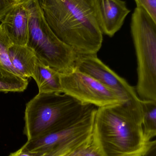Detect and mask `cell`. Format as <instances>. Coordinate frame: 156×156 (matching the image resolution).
<instances>
[{
  "label": "cell",
  "mask_w": 156,
  "mask_h": 156,
  "mask_svg": "<svg viewBox=\"0 0 156 156\" xmlns=\"http://www.w3.org/2000/svg\"><path fill=\"white\" fill-rule=\"evenodd\" d=\"M0 21L13 44L26 45L28 39V16L24 3L14 5Z\"/></svg>",
  "instance_id": "cell-10"
},
{
  "label": "cell",
  "mask_w": 156,
  "mask_h": 156,
  "mask_svg": "<svg viewBox=\"0 0 156 156\" xmlns=\"http://www.w3.org/2000/svg\"><path fill=\"white\" fill-rule=\"evenodd\" d=\"M75 69L91 76L115 92L135 114L142 118L141 100L135 87L107 66L97 55H78Z\"/></svg>",
  "instance_id": "cell-8"
},
{
  "label": "cell",
  "mask_w": 156,
  "mask_h": 156,
  "mask_svg": "<svg viewBox=\"0 0 156 156\" xmlns=\"http://www.w3.org/2000/svg\"><path fill=\"white\" fill-rule=\"evenodd\" d=\"M98 107L91 105L84 113L67 126L33 140L23 148L36 156H60L92 137Z\"/></svg>",
  "instance_id": "cell-6"
},
{
  "label": "cell",
  "mask_w": 156,
  "mask_h": 156,
  "mask_svg": "<svg viewBox=\"0 0 156 156\" xmlns=\"http://www.w3.org/2000/svg\"><path fill=\"white\" fill-rule=\"evenodd\" d=\"M136 6L143 8L156 22V0H135Z\"/></svg>",
  "instance_id": "cell-17"
},
{
  "label": "cell",
  "mask_w": 156,
  "mask_h": 156,
  "mask_svg": "<svg viewBox=\"0 0 156 156\" xmlns=\"http://www.w3.org/2000/svg\"><path fill=\"white\" fill-rule=\"evenodd\" d=\"M13 44L0 23V67L18 75L11 64L8 56V49Z\"/></svg>",
  "instance_id": "cell-15"
},
{
  "label": "cell",
  "mask_w": 156,
  "mask_h": 156,
  "mask_svg": "<svg viewBox=\"0 0 156 156\" xmlns=\"http://www.w3.org/2000/svg\"><path fill=\"white\" fill-rule=\"evenodd\" d=\"M9 156H36L34 154L26 150L23 147L16 152L11 153Z\"/></svg>",
  "instance_id": "cell-20"
},
{
  "label": "cell",
  "mask_w": 156,
  "mask_h": 156,
  "mask_svg": "<svg viewBox=\"0 0 156 156\" xmlns=\"http://www.w3.org/2000/svg\"><path fill=\"white\" fill-rule=\"evenodd\" d=\"M60 156H103L93 140V136Z\"/></svg>",
  "instance_id": "cell-16"
},
{
  "label": "cell",
  "mask_w": 156,
  "mask_h": 156,
  "mask_svg": "<svg viewBox=\"0 0 156 156\" xmlns=\"http://www.w3.org/2000/svg\"><path fill=\"white\" fill-rule=\"evenodd\" d=\"M131 29L137 58V95L141 100L156 101V22L136 6Z\"/></svg>",
  "instance_id": "cell-5"
},
{
  "label": "cell",
  "mask_w": 156,
  "mask_h": 156,
  "mask_svg": "<svg viewBox=\"0 0 156 156\" xmlns=\"http://www.w3.org/2000/svg\"><path fill=\"white\" fill-rule=\"evenodd\" d=\"M142 156H156V141L151 140L145 153Z\"/></svg>",
  "instance_id": "cell-19"
},
{
  "label": "cell",
  "mask_w": 156,
  "mask_h": 156,
  "mask_svg": "<svg viewBox=\"0 0 156 156\" xmlns=\"http://www.w3.org/2000/svg\"><path fill=\"white\" fill-rule=\"evenodd\" d=\"M15 5L14 0H0V21L6 12Z\"/></svg>",
  "instance_id": "cell-18"
},
{
  "label": "cell",
  "mask_w": 156,
  "mask_h": 156,
  "mask_svg": "<svg viewBox=\"0 0 156 156\" xmlns=\"http://www.w3.org/2000/svg\"><path fill=\"white\" fill-rule=\"evenodd\" d=\"M29 1H30V0H14L16 4H17L24 3L26 2Z\"/></svg>",
  "instance_id": "cell-21"
},
{
  "label": "cell",
  "mask_w": 156,
  "mask_h": 156,
  "mask_svg": "<svg viewBox=\"0 0 156 156\" xmlns=\"http://www.w3.org/2000/svg\"><path fill=\"white\" fill-rule=\"evenodd\" d=\"M90 105L64 93H38L26 105L24 134L31 140L60 130L81 116Z\"/></svg>",
  "instance_id": "cell-3"
},
{
  "label": "cell",
  "mask_w": 156,
  "mask_h": 156,
  "mask_svg": "<svg viewBox=\"0 0 156 156\" xmlns=\"http://www.w3.org/2000/svg\"><path fill=\"white\" fill-rule=\"evenodd\" d=\"M93 136L103 156H142L151 141L142 118L123 103L97 108Z\"/></svg>",
  "instance_id": "cell-2"
},
{
  "label": "cell",
  "mask_w": 156,
  "mask_h": 156,
  "mask_svg": "<svg viewBox=\"0 0 156 156\" xmlns=\"http://www.w3.org/2000/svg\"><path fill=\"white\" fill-rule=\"evenodd\" d=\"M27 79L14 74L0 67V92H23L28 85Z\"/></svg>",
  "instance_id": "cell-14"
},
{
  "label": "cell",
  "mask_w": 156,
  "mask_h": 156,
  "mask_svg": "<svg viewBox=\"0 0 156 156\" xmlns=\"http://www.w3.org/2000/svg\"><path fill=\"white\" fill-rule=\"evenodd\" d=\"M10 62L16 73L25 79L32 77L37 58L27 45L13 44L8 49Z\"/></svg>",
  "instance_id": "cell-11"
},
{
  "label": "cell",
  "mask_w": 156,
  "mask_h": 156,
  "mask_svg": "<svg viewBox=\"0 0 156 156\" xmlns=\"http://www.w3.org/2000/svg\"><path fill=\"white\" fill-rule=\"evenodd\" d=\"M62 92L82 104L98 107L125 104L114 91L91 76L75 69L60 74Z\"/></svg>",
  "instance_id": "cell-7"
},
{
  "label": "cell",
  "mask_w": 156,
  "mask_h": 156,
  "mask_svg": "<svg viewBox=\"0 0 156 156\" xmlns=\"http://www.w3.org/2000/svg\"><path fill=\"white\" fill-rule=\"evenodd\" d=\"M28 16V39L26 45L45 66L60 74L75 70L78 55L61 41L48 24L38 0L24 3Z\"/></svg>",
  "instance_id": "cell-4"
},
{
  "label": "cell",
  "mask_w": 156,
  "mask_h": 156,
  "mask_svg": "<svg viewBox=\"0 0 156 156\" xmlns=\"http://www.w3.org/2000/svg\"><path fill=\"white\" fill-rule=\"evenodd\" d=\"M142 125L147 140L156 135V101L141 100Z\"/></svg>",
  "instance_id": "cell-13"
},
{
  "label": "cell",
  "mask_w": 156,
  "mask_h": 156,
  "mask_svg": "<svg viewBox=\"0 0 156 156\" xmlns=\"http://www.w3.org/2000/svg\"><path fill=\"white\" fill-rule=\"evenodd\" d=\"M99 27L108 36H114L122 28L131 10L123 0H95Z\"/></svg>",
  "instance_id": "cell-9"
},
{
  "label": "cell",
  "mask_w": 156,
  "mask_h": 156,
  "mask_svg": "<svg viewBox=\"0 0 156 156\" xmlns=\"http://www.w3.org/2000/svg\"><path fill=\"white\" fill-rule=\"evenodd\" d=\"M53 33L78 55H97L103 34L96 16L95 0H38Z\"/></svg>",
  "instance_id": "cell-1"
},
{
  "label": "cell",
  "mask_w": 156,
  "mask_h": 156,
  "mask_svg": "<svg viewBox=\"0 0 156 156\" xmlns=\"http://www.w3.org/2000/svg\"><path fill=\"white\" fill-rule=\"evenodd\" d=\"M60 74L37 58L32 78L37 84L39 93H63Z\"/></svg>",
  "instance_id": "cell-12"
}]
</instances>
